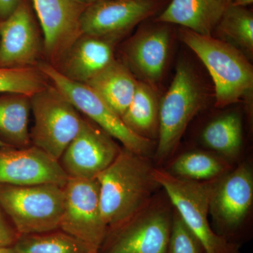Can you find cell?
Listing matches in <instances>:
<instances>
[{"instance_id":"cell-36","label":"cell","mask_w":253,"mask_h":253,"mask_svg":"<svg viewBox=\"0 0 253 253\" xmlns=\"http://www.w3.org/2000/svg\"><path fill=\"white\" fill-rule=\"evenodd\" d=\"M162 1H163V0H162Z\"/></svg>"},{"instance_id":"cell-33","label":"cell","mask_w":253,"mask_h":253,"mask_svg":"<svg viewBox=\"0 0 253 253\" xmlns=\"http://www.w3.org/2000/svg\"><path fill=\"white\" fill-rule=\"evenodd\" d=\"M6 146H8L7 145L5 144L0 139V149H1V148L6 147Z\"/></svg>"},{"instance_id":"cell-2","label":"cell","mask_w":253,"mask_h":253,"mask_svg":"<svg viewBox=\"0 0 253 253\" xmlns=\"http://www.w3.org/2000/svg\"><path fill=\"white\" fill-rule=\"evenodd\" d=\"M179 35L212 77L216 107L224 108L241 101L252 106L253 68L242 51L219 38L186 28H181Z\"/></svg>"},{"instance_id":"cell-23","label":"cell","mask_w":253,"mask_h":253,"mask_svg":"<svg viewBox=\"0 0 253 253\" xmlns=\"http://www.w3.org/2000/svg\"><path fill=\"white\" fill-rule=\"evenodd\" d=\"M201 139L206 147L228 161L237 157L243 143L241 116L230 113L216 118L204 128Z\"/></svg>"},{"instance_id":"cell-9","label":"cell","mask_w":253,"mask_h":253,"mask_svg":"<svg viewBox=\"0 0 253 253\" xmlns=\"http://www.w3.org/2000/svg\"><path fill=\"white\" fill-rule=\"evenodd\" d=\"M253 202V169L251 165L244 163L214 181L209 206L213 230L238 244L236 239L249 217Z\"/></svg>"},{"instance_id":"cell-34","label":"cell","mask_w":253,"mask_h":253,"mask_svg":"<svg viewBox=\"0 0 253 253\" xmlns=\"http://www.w3.org/2000/svg\"><path fill=\"white\" fill-rule=\"evenodd\" d=\"M225 1H226V2L228 3V4H231V3L233 2V1H234V0H225Z\"/></svg>"},{"instance_id":"cell-11","label":"cell","mask_w":253,"mask_h":253,"mask_svg":"<svg viewBox=\"0 0 253 253\" xmlns=\"http://www.w3.org/2000/svg\"><path fill=\"white\" fill-rule=\"evenodd\" d=\"M162 0H100L82 15L83 35L117 42L161 9Z\"/></svg>"},{"instance_id":"cell-19","label":"cell","mask_w":253,"mask_h":253,"mask_svg":"<svg viewBox=\"0 0 253 253\" xmlns=\"http://www.w3.org/2000/svg\"><path fill=\"white\" fill-rule=\"evenodd\" d=\"M137 83L126 63L115 59L84 84L122 117L132 100Z\"/></svg>"},{"instance_id":"cell-24","label":"cell","mask_w":253,"mask_h":253,"mask_svg":"<svg viewBox=\"0 0 253 253\" xmlns=\"http://www.w3.org/2000/svg\"><path fill=\"white\" fill-rule=\"evenodd\" d=\"M6 249L9 253H87L94 251L60 229L19 235Z\"/></svg>"},{"instance_id":"cell-18","label":"cell","mask_w":253,"mask_h":253,"mask_svg":"<svg viewBox=\"0 0 253 253\" xmlns=\"http://www.w3.org/2000/svg\"><path fill=\"white\" fill-rule=\"evenodd\" d=\"M228 4L225 0H171L155 21L212 36Z\"/></svg>"},{"instance_id":"cell-14","label":"cell","mask_w":253,"mask_h":253,"mask_svg":"<svg viewBox=\"0 0 253 253\" xmlns=\"http://www.w3.org/2000/svg\"><path fill=\"white\" fill-rule=\"evenodd\" d=\"M41 35L28 0L0 21V67L36 66L42 51Z\"/></svg>"},{"instance_id":"cell-30","label":"cell","mask_w":253,"mask_h":253,"mask_svg":"<svg viewBox=\"0 0 253 253\" xmlns=\"http://www.w3.org/2000/svg\"><path fill=\"white\" fill-rule=\"evenodd\" d=\"M253 0H234L231 4L236 5V6L247 7L249 5L253 4Z\"/></svg>"},{"instance_id":"cell-6","label":"cell","mask_w":253,"mask_h":253,"mask_svg":"<svg viewBox=\"0 0 253 253\" xmlns=\"http://www.w3.org/2000/svg\"><path fill=\"white\" fill-rule=\"evenodd\" d=\"M63 206V187L56 184H0V206L18 235L57 230Z\"/></svg>"},{"instance_id":"cell-16","label":"cell","mask_w":253,"mask_h":253,"mask_svg":"<svg viewBox=\"0 0 253 253\" xmlns=\"http://www.w3.org/2000/svg\"><path fill=\"white\" fill-rule=\"evenodd\" d=\"M157 23L139 30L124 51V63L136 80L156 89L167 65L171 38L169 24Z\"/></svg>"},{"instance_id":"cell-5","label":"cell","mask_w":253,"mask_h":253,"mask_svg":"<svg viewBox=\"0 0 253 253\" xmlns=\"http://www.w3.org/2000/svg\"><path fill=\"white\" fill-rule=\"evenodd\" d=\"M165 196L155 195L132 217L108 229L98 253H166L174 208Z\"/></svg>"},{"instance_id":"cell-27","label":"cell","mask_w":253,"mask_h":253,"mask_svg":"<svg viewBox=\"0 0 253 253\" xmlns=\"http://www.w3.org/2000/svg\"><path fill=\"white\" fill-rule=\"evenodd\" d=\"M166 253H206L199 240L186 225L174 208Z\"/></svg>"},{"instance_id":"cell-22","label":"cell","mask_w":253,"mask_h":253,"mask_svg":"<svg viewBox=\"0 0 253 253\" xmlns=\"http://www.w3.org/2000/svg\"><path fill=\"white\" fill-rule=\"evenodd\" d=\"M231 168L228 160L215 153L192 151L178 156L165 169L181 179L204 181L218 179L229 172Z\"/></svg>"},{"instance_id":"cell-32","label":"cell","mask_w":253,"mask_h":253,"mask_svg":"<svg viewBox=\"0 0 253 253\" xmlns=\"http://www.w3.org/2000/svg\"><path fill=\"white\" fill-rule=\"evenodd\" d=\"M0 253H9L6 248L0 247Z\"/></svg>"},{"instance_id":"cell-7","label":"cell","mask_w":253,"mask_h":253,"mask_svg":"<svg viewBox=\"0 0 253 253\" xmlns=\"http://www.w3.org/2000/svg\"><path fill=\"white\" fill-rule=\"evenodd\" d=\"M37 67L79 112L120 141L123 147L147 157L154 153L156 141L141 137L131 131L121 116L89 86L68 79L48 62L38 63Z\"/></svg>"},{"instance_id":"cell-20","label":"cell","mask_w":253,"mask_h":253,"mask_svg":"<svg viewBox=\"0 0 253 253\" xmlns=\"http://www.w3.org/2000/svg\"><path fill=\"white\" fill-rule=\"evenodd\" d=\"M31 96L22 94L0 96V139L9 147L24 149L32 146L28 128Z\"/></svg>"},{"instance_id":"cell-13","label":"cell","mask_w":253,"mask_h":253,"mask_svg":"<svg viewBox=\"0 0 253 253\" xmlns=\"http://www.w3.org/2000/svg\"><path fill=\"white\" fill-rule=\"evenodd\" d=\"M31 3L42 31L48 63L56 67L83 35L82 15L88 4L83 0H31Z\"/></svg>"},{"instance_id":"cell-31","label":"cell","mask_w":253,"mask_h":253,"mask_svg":"<svg viewBox=\"0 0 253 253\" xmlns=\"http://www.w3.org/2000/svg\"><path fill=\"white\" fill-rule=\"evenodd\" d=\"M84 2L87 4H92V3L96 2V1H100V0H83Z\"/></svg>"},{"instance_id":"cell-26","label":"cell","mask_w":253,"mask_h":253,"mask_svg":"<svg viewBox=\"0 0 253 253\" xmlns=\"http://www.w3.org/2000/svg\"><path fill=\"white\" fill-rule=\"evenodd\" d=\"M46 78L37 66L0 67V94H22L31 96L45 87Z\"/></svg>"},{"instance_id":"cell-29","label":"cell","mask_w":253,"mask_h":253,"mask_svg":"<svg viewBox=\"0 0 253 253\" xmlns=\"http://www.w3.org/2000/svg\"><path fill=\"white\" fill-rule=\"evenodd\" d=\"M21 0H0V21H4L12 14Z\"/></svg>"},{"instance_id":"cell-10","label":"cell","mask_w":253,"mask_h":253,"mask_svg":"<svg viewBox=\"0 0 253 253\" xmlns=\"http://www.w3.org/2000/svg\"><path fill=\"white\" fill-rule=\"evenodd\" d=\"M64 206L60 230L98 252L107 234L100 205L97 179L68 178L63 186Z\"/></svg>"},{"instance_id":"cell-28","label":"cell","mask_w":253,"mask_h":253,"mask_svg":"<svg viewBox=\"0 0 253 253\" xmlns=\"http://www.w3.org/2000/svg\"><path fill=\"white\" fill-rule=\"evenodd\" d=\"M5 215L6 214L0 206V247L1 248L9 247L19 236L14 226L6 220Z\"/></svg>"},{"instance_id":"cell-4","label":"cell","mask_w":253,"mask_h":253,"mask_svg":"<svg viewBox=\"0 0 253 253\" xmlns=\"http://www.w3.org/2000/svg\"><path fill=\"white\" fill-rule=\"evenodd\" d=\"M154 174L173 207L206 253H240V244L218 235L209 221L210 200L216 179L204 181L188 180L156 168Z\"/></svg>"},{"instance_id":"cell-3","label":"cell","mask_w":253,"mask_h":253,"mask_svg":"<svg viewBox=\"0 0 253 253\" xmlns=\"http://www.w3.org/2000/svg\"><path fill=\"white\" fill-rule=\"evenodd\" d=\"M205 104L206 92L194 68L180 61L167 92L160 99L156 164L163 165L172 157L190 122Z\"/></svg>"},{"instance_id":"cell-35","label":"cell","mask_w":253,"mask_h":253,"mask_svg":"<svg viewBox=\"0 0 253 253\" xmlns=\"http://www.w3.org/2000/svg\"><path fill=\"white\" fill-rule=\"evenodd\" d=\"M87 253H98V252H96V251H90V252Z\"/></svg>"},{"instance_id":"cell-17","label":"cell","mask_w":253,"mask_h":253,"mask_svg":"<svg viewBox=\"0 0 253 253\" xmlns=\"http://www.w3.org/2000/svg\"><path fill=\"white\" fill-rule=\"evenodd\" d=\"M114 42L82 35L56 68L71 81L86 83L115 59Z\"/></svg>"},{"instance_id":"cell-8","label":"cell","mask_w":253,"mask_h":253,"mask_svg":"<svg viewBox=\"0 0 253 253\" xmlns=\"http://www.w3.org/2000/svg\"><path fill=\"white\" fill-rule=\"evenodd\" d=\"M31 108L34 117L32 145L59 161L77 135L83 118L55 86L48 84L31 96Z\"/></svg>"},{"instance_id":"cell-12","label":"cell","mask_w":253,"mask_h":253,"mask_svg":"<svg viewBox=\"0 0 253 253\" xmlns=\"http://www.w3.org/2000/svg\"><path fill=\"white\" fill-rule=\"evenodd\" d=\"M116 139L89 118L60 158L68 178L95 179L114 161L121 147Z\"/></svg>"},{"instance_id":"cell-1","label":"cell","mask_w":253,"mask_h":253,"mask_svg":"<svg viewBox=\"0 0 253 253\" xmlns=\"http://www.w3.org/2000/svg\"><path fill=\"white\" fill-rule=\"evenodd\" d=\"M149 157L124 147L96 177L100 205L108 229L121 225L149 204L161 186Z\"/></svg>"},{"instance_id":"cell-15","label":"cell","mask_w":253,"mask_h":253,"mask_svg":"<svg viewBox=\"0 0 253 253\" xmlns=\"http://www.w3.org/2000/svg\"><path fill=\"white\" fill-rule=\"evenodd\" d=\"M68 176L59 161L37 146L0 149V184L13 186L37 184L66 185Z\"/></svg>"},{"instance_id":"cell-25","label":"cell","mask_w":253,"mask_h":253,"mask_svg":"<svg viewBox=\"0 0 253 253\" xmlns=\"http://www.w3.org/2000/svg\"><path fill=\"white\" fill-rule=\"evenodd\" d=\"M214 32L219 39L239 49L249 59L253 54V14L244 6L228 4Z\"/></svg>"},{"instance_id":"cell-21","label":"cell","mask_w":253,"mask_h":253,"mask_svg":"<svg viewBox=\"0 0 253 253\" xmlns=\"http://www.w3.org/2000/svg\"><path fill=\"white\" fill-rule=\"evenodd\" d=\"M156 91L138 81L130 104L121 117L133 132L154 141H157L159 131L160 99Z\"/></svg>"}]
</instances>
